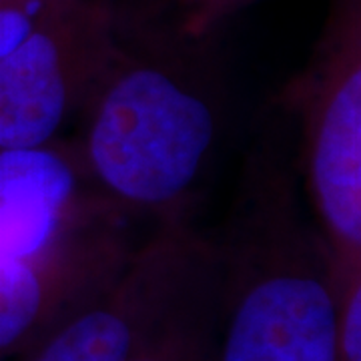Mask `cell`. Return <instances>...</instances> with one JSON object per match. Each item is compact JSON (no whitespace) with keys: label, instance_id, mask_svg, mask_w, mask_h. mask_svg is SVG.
Wrapping results in <instances>:
<instances>
[{"label":"cell","instance_id":"1","mask_svg":"<svg viewBox=\"0 0 361 361\" xmlns=\"http://www.w3.org/2000/svg\"><path fill=\"white\" fill-rule=\"evenodd\" d=\"M217 39L185 35L165 4H116L113 44L66 151L90 193L125 217L193 225L229 115Z\"/></svg>","mask_w":361,"mask_h":361},{"label":"cell","instance_id":"11","mask_svg":"<svg viewBox=\"0 0 361 361\" xmlns=\"http://www.w3.org/2000/svg\"><path fill=\"white\" fill-rule=\"evenodd\" d=\"M0 2H2V0H0Z\"/></svg>","mask_w":361,"mask_h":361},{"label":"cell","instance_id":"2","mask_svg":"<svg viewBox=\"0 0 361 361\" xmlns=\"http://www.w3.org/2000/svg\"><path fill=\"white\" fill-rule=\"evenodd\" d=\"M213 251L211 361H339L334 259L297 169L295 125L279 97L247 151Z\"/></svg>","mask_w":361,"mask_h":361},{"label":"cell","instance_id":"8","mask_svg":"<svg viewBox=\"0 0 361 361\" xmlns=\"http://www.w3.org/2000/svg\"><path fill=\"white\" fill-rule=\"evenodd\" d=\"M213 293V251L209 237H203L177 293L129 361H211Z\"/></svg>","mask_w":361,"mask_h":361},{"label":"cell","instance_id":"3","mask_svg":"<svg viewBox=\"0 0 361 361\" xmlns=\"http://www.w3.org/2000/svg\"><path fill=\"white\" fill-rule=\"evenodd\" d=\"M303 195L339 289L361 273V0H334L310 63L279 94Z\"/></svg>","mask_w":361,"mask_h":361},{"label":"cell","instance_id":"5","mask_svg":"<svg viewBox=\"0 0 361 361\" xmlns=\"http://www.w3.org/2000/svg\"><path fill=\"white\" fill-rule=\"evenodd\" d=\"M127 219L94 199L47 253L0 263V357L25 355L115 281L135 251L125 231Z\"/></svg>","mask_w":361,"mask_h":361},{"label":"cell","instance_id":"6","mask_svg":"<svg viewBox=\"0 0 361 361\" xmlns=\"http://www.w3.org/2000/svg\"><path fill=\"white\" fill-rule=\"evenodd\" d=\"M193 225L157 227L99 295L59 323L25 361H129L201 249Z\"/></svg>","mask_w":361,"mask_h":361},{"label":"cell","instance_id":"9","mask_svg":"<svg viewBox=\"0 0 361 361\" xmlns=\"http://www.w3.org/2000/svg\"><path fill=\"white\" fill-rule=\"evenodd\" d=\"M259 0H165L175 25L189 37H217L223 26Z\"/></svg>","mask_w":361,"mask_h":361},{"label":"cell","instance_id":"7","mask_svg":"<svg viewBox=\"0 0 361 361\" xmlns=\"http://www.w3.org/2000/svg\"><path fill=\"white\" fill-rule=\"evenodd\" d=\"M92 203L65 145L0 149V263L47 253Z\"/></svg>","mask_w":361,"mask_h":361},{"label":"cell","instance_id":"4","mask_svg":"<svg viewBox=\"0 0 361 361\" xmlns=\"http://www.w3.org/2000/svg\"><path fill=\"white\" fill-rule=\"evenodd\" d=\"M115 18V0H73L0 59V149L56 142L103 68Z\"/></svg>","mask_w":361,"mask_h":361},{"label":"cell","instance_id":"10","mask_svg":"<svg viewBox=\"0 0 361 361\" xmlns=\"http://www.w3.org/2000/svg\"><path fill=\"white\" fill-rule=\"evenodd\" d=\"M337 357L361 361V273L339 289L337 303Z\"/></svg>","mask_w":361,"mask_h":361}]
</instances>
